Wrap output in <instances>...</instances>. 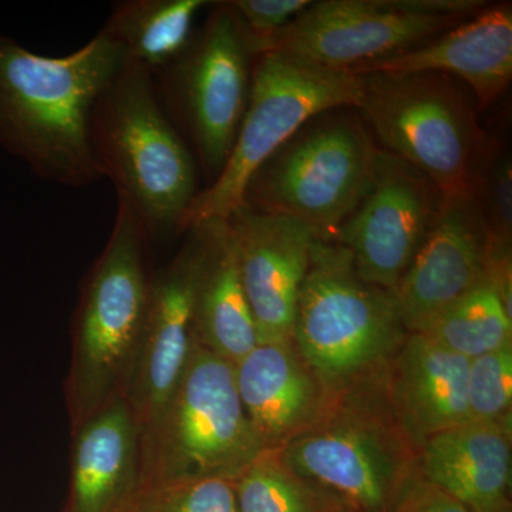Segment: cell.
<instances>
[{
    "label": "cell",
    "instance_id": "cell-1",
    "mask_svg": "<svg viewBox=\"0 0 512 512\" xmlns=\"http://www.w3.org/2000/svg\"><path fill=\"white\" fill-rule=\"evenodd\" d=\"M124 62L123 47L103 30L60 57L37 55L0 33V146L50 183L100 181L90 121Z\"/></svg>",
    "mask_w": 512,
    "mask_h": 512
},
{
    "label": "cell",
    "instance_id": "cell-2",
    "mask_svg": "<svg viewBox=\"0 0 512 512\" xmlns=\"http://www.w3.org/2000/svg\"><path fill=\"white\" fill-rule=\"evenodd\" d=\"M90 144L101 177L109 178L151 239L180 232L200 192L197 164L147 67L126 59L94 106Z\"/></svg>",
    "mask_w": 512,
    "mask_h": 512
},
{
    "label": "cell",
    "instance_id": "cell-3",
    "mask_svg": "<svg viewBox=\"0 0 512 512\" xmlns=\"http://www.w3.org/2000/svg\"><path fill=\"white\" fill-rule=\"evenodd\" d=\"M150 242L136 212L117 198L109 241L84 282L74 320L67 392L73 430L110 403L126 399L153 284Z\"/></svg>",
    "mask_w": 512,
    "mask_h": 512
},
{
    "label": "cell",
    "instance_id": "cell-4",
    "mask_svg": "<svg viewBox=\"0 0 512 512\" xmlns=\"http://www.w3.org/2000/svg\"><path fill=\"white\" fill-rule=\"evenodd\" d=\"M410 335L394 292L357 274L333 239H316L292 340L329 399L386 373Z\"/></svg>",
    "mask_w": 512,
    "mask_h": 512
},
{
    "label": "cell",
    "instance_id": "cell-5",
    "mask_svg": "<svg viewBox=\"0 0 512 512\" xmlns=\"http://www.w3.org/2000/svg\"><path fill=\"white\" fill-rule=\"evenodd\" d=\"M384 375L330 400L315 426L279 450L339 512H392L419 476V450L390 409Z\"/></svg>",
    "mask_w": 512,
    "mask_h": 512
},
{
    "label": "cell",
    "instance_id": "cell-6",
    "mask_svg": "<svg viewBox=\"0 0 512 512\" xmlns=\"http://www.w3.org/2000/svg\"><path fill=\"white\" fill-rule=\"evenodd\" d=\"M362 76L282 55L259 56L252 70L244 119L227 163L198 192L180 232L208 221H227L244 205L256 171L306 124L336 109L359 106Z\"/></svg>",
    "mask_w": 512,
    "mask_h": 512
},
{
    "label": "cell",
    "instance_id": "cell-7",
    "mask_svg": "<svg viewBox=\"0 0 512 512\" xmlns=\"http://www.w3.org/2000/svg\"><path fill=\"white\" fill-rule=\"evenodd\" d=\"M359 106L387 153L420 171L444 195L473 191L485 136L477 104L446 74L362 76Z\"/></svg>",
    "mask_w": 512,
    "mask_h": 512
},
{
    "label": "cell",
    "instance_id": "cell-8",
    "mask_svg": "<svg viewBox=\"0 0 512 512\" xmlns=\"http://www.w3.org/2000/svg\"><path fill=\"white\" fill-rule=\"evenodd\" d=\"M141 439V490L198 478L234 481L265 451L239 400L234 365L197 342L170 403Z\"/></svg>",
    "mask_w": 512,
    "mask_h": 512
},
{
    "label": "cell",
    "instance_id": "cell-9",
    "mask_svg": "<svg viewBox=\"0 0 512 512\" xmlns=\"http://www.w3.org/2000/svg\"><path fill=\"white\" fill-rule=\"evenodd\" d=\"M379 153L362 121L332 114L299 131L256 171L244 204L332 239L369 190Z\"/></svg>",
    "mask_w": 512,
    "mask_h": 512
},
{
    "label": "cell",
    "instance_id": "cell-10",
    "mask_svg": "<svg viewBox=\"0 0 512 512\" xmlns=\"http://www.w3.org/2000/svg\"><path fill=\"white\" fill-rule=\"evenodd\" d=\"M485 6L476 0H325L249 49L282 53L336 70H352L414 49Z\"/></svg>",
    "mask_w": 512,
    "mask_h": 512
},
{
    "label": "cell",
    "instance_id": "cell-11",
    "mask_svg": "<svg viewBox=\"0 0 512 512\" xmlns=\"http://www.w3.org/2000/svg\"><path fill=\"white\" fill-rule=\"evenodd\" d=\"M251 57L231 5L217 3L184 52L154 74L164 110L187 131L202 170L214 180L247 110Z\"/></svg>",
    "mask_w": 512,
    "mask_h": 512
},
{
    "label": "cell",
    "instance_id": "cell-12",
    "mask_svg": "<svg viewBox=\"0 0 512 512\" xmlns=\"http://www.w3.org/2000/svg\"><path fill=\"white\" fill-rule=\"evenodd\" d=\"M443 197L412 165L380 150L369 190L332 239L366 282L396 292L436 224Z\"/></svg>",
    "mask_w": 512,
    "mask_h": 512
},
{
    "label": "cell",
    "instance_id": "cell-13",
    "mask_svg": "<svg viewBox=\"0 0 512 512\" xmlns=\"http://www.w3.org/2000/svg\"><path fill=\"white\" fill-rule=\"evenodd\" d=\"M183 249L153 276L140 352L126 394L141 437L157 423L194 349V303L204 255L202 225L185 231Z\"/></svg>",
    "mask_w": 512,
    "mask_h": 512
},
{
    "label": "cell",
    "instance_id": "cell-14",
    "mask_svg": "<svg viewBox=\"0 0 512 512\" xmlns=\"http://www.w3.org/2000/svg\"><path fill=\"white\" fill-rule=\"evenodd\" d=\"M493 238L473 191L444 195L439 217L396 295L404 325L423 332L490 271Z\"/></svg>",
    "mask_w": 512,
    "mask_h": 512
},
{
    "label": "cell",
    "instance_id": "cell-15",
    "mask_svg": "<svg viewBox=\"0 0 512 512\" xmlns=\"http://www.w3.org/2000/svg\"><path fill=\"white\" fill-rule=\"evenodd\" d=\"M227 221L259 343L292 340L299 293L318 232L301 221L245 204Z\"/></svg>",
    "mask_w": 512,
    "mask_h": 512
},
{
    "label": "cell",
    "instance_id": "cell-16",
    "mask_svg": "<svg viewBox=\"0 0 512 512\" xmlns=\"http://www.w3.org/2000/svg\"><path fill=\"white\" fill-rule=\"evenodd\" d=\"M348 72L446 74L467 84L478 110L487 109L507 92L512 79L511 5L484 8L423 45Z\"/></svg>",
    "mask_w": 512,
    "mask_h": 512
},
{
    "label": "cell",
    "instance_id": "cell-17",
    "mask_svg": "<svg viewBox=\"0 0 512 512\" xmlns=\"http://www.w3.org/2000/svg\"><path fill=\"white\" fill-rule=\"evenodd\" d=\"M239 400L264 450H282L325 414L328 393L293 340L259 343L234 365Z\"/></svg>",
    "mask_w": 512,
    "mask_h": 512
},
{
    "label": "cell",
    "instance_id": "cell-18",
    "mask_svg": "<svg viewBox=\"0 0 512 512\" xmlns=\"http://www.w3.org/2000/svg\"><path fill=\"white\" fill-rule=\"evenodd\" d=\"M64 512H130L143 484V439L126 399L73 430Z\"/></svg>",
    "mask_w": 512,
    "mask_h": 512
},
{
    "label": "cell",
    "instance_id": "cell-19",
    "mask_svg": "<svg viewBox=\"0 0 512 512\" xmlns=\"http://www.w3.org/2000/svg\"><path fill=\"white\" fill-rule=\"evenodd\" d=\"M468 362L423 333H410L387 367V402L417 450L431 437L468 423Z\"/></svg>",
    "mask_w": 512,
    "mask_h": 512
},
{
    "label": "cell",
    "instance_id": "cell-20",
    "mask_svg": "<svg viewBox=\"0 0 512 512\" xmlns=\"http://www.w3.org/2000/svg\"><path fill=\"white\" fill-rule=\"evenodd\" d=\"M417 473L470 512H512V430L468 423L420 447Z\"/></svg>",
    "mask_w": 512,
    "mask_h": 512
},
{
    "label": "cell",
    "instance_id": "cell-21",
    "mask_svg": "<svg viewBox=\"0 0 512 512\" xmlns=\"http://www.w3.org/2000/svg\"><path fill=\"white\" fill-rule=\"evenodd\" d=\"M194 303V339L231 365L259 345L228 221H208Z\"/></svg>",
    "mask_w": 512,
    "mask_h": 512
},
{
    "label": "cell",
    "instance_id": "cell-22",
    "mask_svg": "<svg viewBox=\"0 0 512 512\" xmlns=\"http://www.w3.org/2000/svg\"><path fill=\"white\" fill-rule=\"evenodd\" d=\"M205 0H124L111 9L104 33L123 47L130 62L156 74L177 59L194 36Z\"/></svg>",
    "mask_w": 512,
    "mask_h": 512
},
{
    "label": "cell",
    "instance_id": "cell-23",
    "mask_svg": "<svg viewBox=\"0 0 512 512\" xmlns=\"http://www.w3.org/2000/svg\"><path fill=\"white\" fill-rule=\"evenodd\" d=\"M419 333L471 360L512 345V309L488 271L480 284Z\"/></svg>",
    "mask_w": 512,
    "mask_h": 512
},
{
    "label": "cell",
    "instance_id": "cell-24",
    "mask_svg": "<svg viewBox=\"0 0 512 512\" xmlns=\"http://www.w3.org/2000/svg\"><path fill=\"white\" fill-rule=\"evenodd\" d=\"M238 512H339L285 463L265 450L234 480Z\"/></svg>",
    "mask_w": 512,
    "mask_h": 512
},
{
    "label": "cell",
    "instance_id": "cell-25",
    "mask_svg": "<svg viewBox=\"0 0 512 512\" xmlns=\"http://www.w3.org/2000/svg\"><path fill=\"white\" fill-rule=\"evenodd\" d=\"M467 412L470 423L512 430V345L468 362Z\"/></svg>",
    "mask_w": 512,
    "mask_h": 512
},
{
    "label": "cell",
    "instance_id": "cell-26",
    "mask_svg": "<svg viewBox=\"0 0 512 512\" xmlns=\"http://www.w3.org/2000/svg\"><path fill=\"white\" fill-rule=\"evenodd\" d=\"M130 512H238L234 481L198 478L150 485Z\"/></svg>",
    "mask_w": 512,
    "mask_h": 512
},
{
    "label": "cell",
    "instance_id": "cell-27",
    "mask_svg": "<svg viewBox=\"0 0 512 512\" xmlns=\"http://www.w3.org/2000/svg\"><path fill=\"white\" fill-rule=\"evenodd\" d=\"M473 192L487 218L494 244L511 245L512 239V167L508 153L491 150L483 156L474 175Z\"/></svg>",
    "mask_w": 512,
    "mask_h": 512
},
{
    "label": "cell",
    "instance_id": "cell-28",
    "mask_svg": "<svg viewBox=\"0 0 512 512\" xmlns=\"http://www.w3.org/2000/svg\"><path fill=\"white\" fill-rule=\"evenodd\" d=\"M311 3V0H235L229 5L249 50L255 43L284 29Z\"/></svg>",
    "mask_w": 512,
    "mask_h": 512
},
{
    "label": "cell",
    "instance_id": "cell-29",
    "mask_svg": "<svg viewBox=\"0 0 512 512\" xmlns=\"http://www.w3.org/2000/svg\"><path fill=\"white\" fill-rule=\"evenodd\" d=\"M392 512H470L454 498L417 476Z\"/></svg>",
    "mask_w": 512,
    "mask_h": 512
}]
</instances>
